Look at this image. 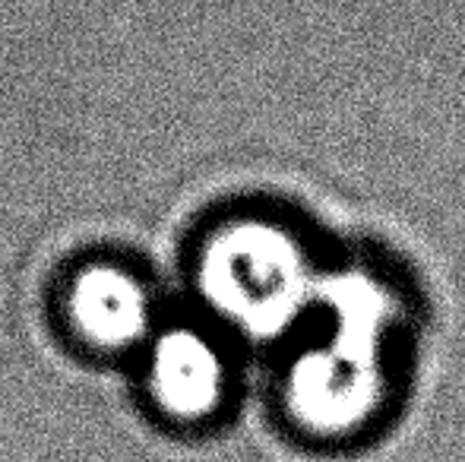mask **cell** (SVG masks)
Returning <instances> with one entry per match:
<instances>
[{
	"label": "cell",
	"instance_id": "cell-1",
	"mask_svg": "<svg viewBox=\"0 0 465 462\" xmlns=\"http://www.w3.org/2000/svg\"><path fill=\"white\" fill-rule=\"evenodd\" d=\"M222 368L193 333H168L155 351V389L178 415H203L219 399Z\"/></svg>",
	"mask_w": 465,
	"mask_h": 462
},
{
	"label": "cell",
	"instance_id": "cell-2",
	"mask_svg": "<svg viewBox=\"0 0 465 462\" xmlns=\"http://www.w3.org/2000/svg\"><path fill=\"white\" fill-rule=\"evenodd\" d=\"M74 314L93 339L130 342L146 323V301L134 279L117 270H93L76 282Z\"/></svg>",
	"mask_w": 465,
	"mask_h": 462
}]
</instances>
